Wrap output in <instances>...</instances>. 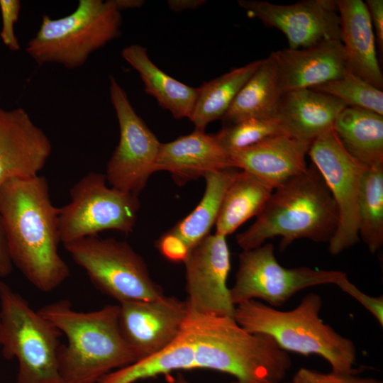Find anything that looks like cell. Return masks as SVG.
<instances>
[{
	"label": "cell",
	"instance_id": "obj_1",
	"mask_svg": "<svg viewBox=\"0 0 383 383\" xmlns=\"http://www.w3.org/2000/svg\"><path fill=\"white\" fill-rule=\"evenodd\" d=\"M291 367L289 353L271 337L247 331L233 316L188 309L178 335L168 346L107 374L97 383H135L194 369L223 372L238 383H281Z\"/></svg>",
	"mask_w": 383,
	"mask_h": 383
},
{
	"label": "cell",
	"instance_id": "obj_2",
	"mask_svg": "<svg viewBox=\"0 0 383 383\" xmlns=\"http://www.w3.org/2000/svg\"><path fill=\"white\" fill-rule=\"evenodd\" d=\"M59 213L43 176L0 187V216L12 263L43 292L55 290L70 277L58 252Z\"/></svg>",
	"mask_w": 383,
	"mask_h": 383
},
{
	"label": "cell",
	"instance_id": "obj_3",
	"mask_svg": "<svg viewBox=\"0 0 383 383\" xmlns=\"http://www.w3.org/2000/svg\"><path fill=\"white\" fill-rule=\"evenodd\" d=\"M40 314L67 338L58 353L63 383H97L107 374L140 360L119 328V304L78 311L63 299L43 306Z\"/></svg>",
	"mask_w": 383,
	"mask_h": 383
},
{
	"label": "cell",
	"instance_id": "obj_4",
	"mask_svg": "<svg viewBox=\"0 0 383 383\" xmlns=\"http://www.w3.org/2000/svg\"><path fill=\"white\" fill-rule=\"evenodd\" d=\"M338 223L336 204L323 178L313 165L274 189L257 219L236 237L243 250L281 238L284 250L294 240L329 242Z\"/></svg>",
	"mask_w": 383,
	"mask_h": 383
},
{
	"label": "cell",
	"instance_id": "obj_5",
	"mask_svg": "<svg viewBox=\"0 0 383 383\" xmlns=\"http://www.w3.org/2000/svg\"><path fill=\"white\" fill-rule=\"evenodd\" d=\"M322 304L321 296L315 292L305 295L288 311L250 300L235 306L233 317L247 331L271 337L289 353L316 355L331 365L332 372L357 374L355 343L323 322Z\"/></svg>",
	"mask_w": 383,
	"mask_h": 383
},
{
	"label": "cell",
	"instance_id": "obj_6",
	"mask_svg": "<svg viewBox=\"0 0 383 383\" xmlns=\"http://www.w3.org/2000/svg\"><path fill=\"white\" fill-rule=\"evenodd\" d=\"M121 11L113 0H79L71 13L51 18L44 13L26 51L40 65L83 66L90 55L120 35Z\"/></svg>",
	"mask_w": 383,
	"mask_h": 383
},
{
	"label": "cell",
	"instance_id": "obj_7",
	"mask_svg": "<svg viewBox=\"0 0 383 383\" xmlns=\"http://www.w3.org/2000/svg\"><path fill=\"white\" fill-rule=\"evenodd\" d=\"M62 333L0 279V348L16 358V383H63L58 370Z\"/></svg>",
	"mask_w": 383,
	"mask_h": 383
},
{
	"label": "cell",
	"instance_id": "obj_8",
	"mask_svg": "<svg viewBox=\"0 0 383 383\" xmlns=\"http://www.w3.org/2000/svg\"><path fill=\"white\" fill-rule=\"evenodd\" d=\"M94 286L119 304L165 295L143 257L124 241L89 236L63 244Z\"/></svg>",
	"mask_w": 383,
	"mask_h": 383
},
{
	"label": "cell",
	"instance_id": "obj_9",
	"mask_svg": "<svg viewBox=\"0 0 383 383\" xmlns=\"http://www.w3.org/2000/svg\"><path fill=\"white\" fill-rule=\"evenodd\" d=\"M70 201L60 208L62 244L106 230L133 232L140 204L138 196L106 185L105 175L89 172L70 191Z\"/></svg>",
	"mask_w": 383,
	"mask_h": 383
},
{
	"label": "cell",
	"instance_id": "obj_10",
	"mask_svg": "<svg viewBox=\"0 0 383 383\" xmlns=\"http://www.w3.org/2000/svg\"><path fill=\"white\" fill-rule=\"evenodd\" d=\"M346 277L338 270L284 267L277 261L273 245L264 243L239 254L231 299L235 306L257 300L278 309L301 290L323 284L337 286Z\"/></svg>",
	"mask_w": 383,
	"mask_h": 383
},
{
	"label": "cell",
	"instance_id": "obj_11",
	"mask_svg": "<svg viewBox=\"0 0 383 383\" xmlns=\"http://www.w3.org/2000/svg\"><path fill=\"white\" fill-rule=\"evenodd\" d=\"M308 154L336 204L338 223L328 242L336 255L359 240V199L366 169L345 149L333 129L315 138Z\"/></svg>",
	"mask_w": 383,
	"mask_h": 383
},
{
	"label": "cell",
	"instance_id": "obj_12",
	"mask_svg": "<svg viewBox=\"0 0 383 383\" xmlns=\"http://www.w3.org/2000/svg\"><path fill=\"white\" fill-rule=\"evenodd\" d=\"M110 98L118 119L120 138L106 165L105 177L111 187L138 196L150 175L160 143L136 113L124 89L109 78Z\"/></svg>",
	"mask_w": 383,
	"mask_h": 383
},
{
	"label": "cell",
	"instance_id": "obj_13",
	"mask_svg": "<svg viewBox=\"0 0 383 383\" xmlns=\"http://www.w3.org/2000/svg\"><path fill=\"white\" fill-rule=\"evenodd\" d=\"M184 263L189 310L233 316L235 306L227 285L231 257L226 236L207 235L190 250Z\"/></svg>",
	"mask_w": 383,
	"mask_h": 383
},
{
	"label": "cell",
	"instance_id": "obj_14",
	"mask_svg": "<svg viewBox=\"0 0 383 383\" xmlns=\"http://www.w3.org/2000/svg\"><path fill=\"white\" fill-rule=\"evenodd\" d=\"M238 3L249 16L284 34L290 49L340 39L335 0H304L284 5L257 0H239Z\"/></svg>",
	"mask_w": 383,
	"mask_h": 383
},
{
	"label": "cell",
	"instance_id": "obj_15",
	"mask_svg": "<svg viewBox=\"0 0 383 383\" xmlns=\"http://www.w3.org/2000/svg\"><path fill=\"white\" fill-rule=\"evenodd\" d=\"M118 304L120 331L140 360L168 346L178 335L188 312L186 301L165 295Z\"/></svg>",
	"mask_w": 383,
	"mask_h": 383
},
{
	"label": "cell",
	"instance_id": "obj_16",
	"mask_svg": "<svg viewBox=\"0 0 383 383\" xmlns=\"http://www.w3.org/2000/svg\"><path fill=\"white\" fill-rule=\"evenodd\" d=\"M52 152L50 139L22 108H0V187L38 175Z\"/></svg>",
	"mask_w": 383,
	"mask_h": 383
},
{
	"label": "cell",
	"instance_id": "obj_17",
	"mask_svg": "<svg viewBox=\"0 0 383 383\" xmlns=\"http://www.w3.org/2000/svg\"><path fill=\"white\" fill-rule=\"evenodd\" d=\"M270 56L274 62L282 94L339 79L346 70L343 46L338 38L307 48L279 50Z\"/></svg>",
	"mask_w": 383,
	"mask_h": 383
},
{
	"label": "cell",
	"instance_id": "obj_18",
	"mask_svg": "<svg viewBox=\"0 0 383 383\" xmlns=\"http://www.w3.org/2000/svg\"><path fill=\"white\" fill-rule=\"evenodd\" d=\"M312 141L279 134L231 152L235 168L249 172L276 189L306 171Z\"/></svg>",
	"mask_w": 383,
	"mask_h": 383
},
{
	"label": "cell",
	"instance_id": "obj_19",
	"mask_svg": "<svg viewBox=\"0 0 383 383\" xmlns=\"http://www.w3.org/2000/svg\"><path fill=\"white\" fill-rule=\"evenodd\" d=\"M228 168H235L231 154L216 134L197 129L173 141L161 143L155 163V172H170L179 186Z\"/></svg>",
	"mask_w": 383,
	"mask_h": 383
},
{
	"label": "cell",
	"instance_id": "obj_20",
	"mask_svg": "<svg viewBox=\"0 0 383 383\" xmlns=\"http://www.w3.org/2000/svg\"><path fill=\"white\" fill-rule=\"evenodd\" d=\"M346 107L331 95L302 89L284 92L280 96L274 118L285 134L313 141L333 129L335 121Z\"/></svg>",
	"mask_w": 383,
	"mask_h": 383
},
{
	"label": "cell",
	"instance_id": "obj_21",
	"mask_svg": "<svg viewBox=\"0 0 383 383\" xmlns=\"http://www.w3.org/2000/svg\"><path fill=\"white\" fill-rule=\"evenodd\" d=\"M335 1L346 68L376 88L382 89L383 77L377 57L375 36L365 2Z\"/></svg>",
	"mask_w": 383,
	"mask_h": 383
},
{
	"label": "cell",
	"instance_id": "obj_22",
	"mask_svg": "<svg viewBox=\"0 0 383 383\" xmlns=\"http://www.w3.org/2000/svg\"><path fill=\"white\" fill-rule=\"evenodd\" d=\"M123 58L140 74L145 91L175 118H190L198 88L189 87L160 70L150 59L147 49L137 44L123 49Z\"/></svg>",
	"mask_w": 383,
	"mask_h": 383
},
{
	"label": "cell",
	"instance_id": "obj_23",
	"mask_svg": "<svg viewBox=\"0 0 383 383\" xmlns=\"http://www.w3.org/2000/svg\"><path fill=\"white\" fill-rule=\"evenodd\" d=\"M333 131L347 152L366 168L383 165V116L345 107Z\"/></svg>",
	"mask_w": 383,
	"mask_h": 383
},
{
	"label": "cell",
	"instance_id": "obj_24",
	"mask_svg": "<svg viewBox=\"0 0 383 383\" xmlns=\"http://www.w3.org/2000/svg\"><path fill=\"white\" fill-rule=\"evenodd\" d=\"M282 94L275 64L269 55L235 96L221 118L223 125L250 118L274 117Z\"/></svg>",
	"mask_w": 383,
	"mask_h": 383
},
{
	"label": "cell",
	"instance_id": "obj_25",
	"mask_svg": "<svg viewBox=\"0 0 383 383\" xmlns=\"http://www.w3.org/2000/svg\"><path fill=\"white\" fill-rule=\"evenodd\" d=\"M273 189L252 174L236 172L222 200L216 233L227 236L262 210Z\"/></svg>",
	"mask_w": 383,
	"mask_h": 383
},
{
	"label": "cell",
	"instance_id": "obj_26",
	"mask_svg": "<svg viewBox=\"0 0 383 383\" xmlns=\"http://www.w3.org/2000/svg\"><path fill=\"white\" fill-rule=\"evenodd\" d=\"M262 60L235 68L198 88V95L189 120L195 129L205 131L208 124L221 119L235 96L259 67Z\"/></svg>",
	"mask_w": 383,
	"mask_h": 383
},
{
	"label": "cell",
	"instance_id": "obj_27",
	"mask_svg": "<svg viewBox=\"0 0 383 383\" xmlns=\"http://www.w3.org/2000/svg\"><path fill=\"white\" fill-rule=\"evenodd\" d=\"M236 168H228L206 174V189L196 208L170 231L177 235L190 250L209 234L215 225L224 194Z\"/></svg>",
	"mask_w": 383,
	"mask_h": 383
},
{
	"label": "cell",
	"instance_id": "obj_28",
	"mask_svg": "<svg viewBox=\"0 0 383 383\" xmlns=\"http://www.w3.org/2000/svg\"><path fill=\"white\" fill-rule=\"evenodd\" d=\"M359 237L371 253L383 245V165L364 172L359 199Z\"/></svg>",
	"mask_w": 383,
	"mask_h": 383
},
{
	"label": "cell",
	"instance_id": "obj_29",
	"mask_svg": "<svg viewBox=\"0 0 383 383\" xmlns=\"http://www.w3.org/2000/svg\"><path fill=\"white\" fill-rule=\"evenodd\" d=\"M311 89L342 101L346 107L358 108L383 116V92L346 68L342 77Z\"/></svg>",
	"mask_w": 383,
	"mask_h": 383
},
{
	"label": "cell",
	"instance_id": "obj_30",
	"mask_svg": "<svg viewBox=\"0 0 383 383\" xmlns=\"http://www.w3.org/2000/svg\"><path fill=\"white\" fill-rule=\"evenodd\" d=\"M285 134L279 121L273 118H250L223 126L216 134L230 152L245 148L268 138Z\"/></svg>",
	"mask_w": 383,
	"mask_h": 383
},
{
	"label": "cell",
	"instance_id": "obj_31",
	"mask_svg": "<svg viewBox=\"0 0 383 383\" xmlns=\"http://www.w3.org/2000/svg\"><path fill=\"white\" fill-rule=\"evenodd\" d=\"M292 383H379L372 377H362L357 374H342L334 372H321L301 367L293 376Z\"/></svg>",
	"mask_w": 383,
	"mask_h": 383
},
{
	"label": "cell",
	"instance_id": "obj_32",
	"mask_svg": "<svg viewBox=\"0 0 383 383\" xmlns=\"http://www.w3.org/2000/svg\"><path fill=\"white\" fill-rule=\"evenodd\" d=\"M21 6V3L19 0H0L1 16L0 38L4 45L12 51L21 49L14 31V25L18 19Z\"/></svg>",
	"mask_w": 383,
	"mask_h": 383
},
{
	"label": "cell",
	"instance_id": "obj_33",
	"mask_svg": "<svg viewBox=\"0 0 383 383\" xmlns=\"http://www.w3.org/2000/svg\"><path fill=\"white\" fill-rule=\"evenodd\" d=\"M343 292L346 293L366 310H367L377 320L379 324L383 326V296H370L352 283L348 277L343 279L337 285Z\"/></svg>",
	"mask_w": 383,
	"mask_h": 383
},
{
	"label": "cell",
	"instance_id": "obj_34",
	"mask_svg": "<svg viewBox=\"0 0 383 383\" xmlns=\"http://www.w3.org/2000/svg\"><path fill=\"white\" fill-rule=\"evenodd\" d=\"M156 247L165 259L173 262H184L189 253L181 238L170 230L159 238Z\"/></svg>",
	"mask_w": 383,
	"mask_h": 383
},
{
	"label": "cell",
	"instance_id": "obj_35",
	"mask_svg": "<svg viewBox=\"0 0 383 383\" xmlns=\"http://www.w3.org/2000/svg\"><path fill=\"white\" fill-rule=\"evenodd\" d=\"M370 14L375 40L379 50H383V1L367 0L365 3Z\"/></svg>",
	"mask_w": 383,
	"mask_h": 383
},
{
	"label": "cell",
	"instance_id": "obj_36",
	"mask_svg": "<svg viewBox=\"0 0 383 383\" xmlns=\"http://www.w3.org/2000/svg\"><path fill=\"white\" fill-rule=\"evenodd\" d=\"M13 263L11 260L4 229L0 216V277L9 275L12 271Z\"/></svg>",
	"mask_w": 383,
	"mask_h": 383
},
{
	"label": "cell",
	"instance_id": "obj_37",
	"mask_svg": "<svg viewBox=\"0 0 383 383\" xmlns=\"http://www.w3.org/2000/svg\"><path fill=\"white\" fill-rule=\"evenodd\" d=\"M205 2L204 0H170L167 4L172 11H181L196 9Z\"/></svg>",
	"mask_w": 383,
	"mask_h": 383
},
{
	"label": "cell",
	"instance_id": "obj_38",
	"mask_svg": "<svg viewBox=\"0 0 383 383\" xmlns=\"http://www.w3.org/2000/svg\"><path fill=\"white\" fill-rule=\"evenodd\" d=\"M113 2L120 11L126 9H139L145 4V1L143 0H113Z\"/></svg>",
	"mask_w": 383,
	"mask_h": 383
},
{
	"label": "cell",
	"instance_id": "obj_39",
	"mask_svg": "<svg viewBox=\"0 0 383 383\" xmlns=\"http://www.w3.org/2000/svg\"><path fill=\"white\" fill-rule=\"evenodd\" d=\"M175 381L177 382V383H191L189 381L185 379L182 375H178L177 377L175 379ZM229 383H238V382L236 381H233ZM281 383H292V382L290 381H284Z\"/></svg>",
	"mask_w": 383,
	"mask_h": 383
},
{
	"label": "cell",
	"instance_id": "obj_40",
	"mask_svg": "<svg viewBox=\"0 0 383 383\" xmlns=\"http://www.w3.org/2000/svg\"><path fill=\"white\" fill-rule=\"evenodd\" d=\"M170 383H177V382H176L175 380L174 379V380H173L172 382H170Z\"/></svg>",
	"mask_w": 383,
	"mask_h": 383
},
{
	"label": "cell",
	"instance_id": "obj_41",
	"mask_svg": "<svg viewBox=\"0 0 383 383\" xmlns=\"http://www.w3.org/2000/svg\"><path fill=\"white\" fill-rule=\"evenodd\" d=\"M0 101H1V95H0Z\"/></svg>",
	"mask_w": 383,
	"mask_h": 383
},
{
	"label": "cell",
	"instance_id": "obj_42",
	"mask_svg": "<svg viewBox=\"0 0 383 383\" xmlns=\"http://www.w3.org/2000/svg\"><path fill=\"white\" fill-rule=\"evenodd\" d=\"M379 383H382V382H380Z\"/></svg>",
	"mask_w": 383,
	"mask_h": 383
}]
</instances>
